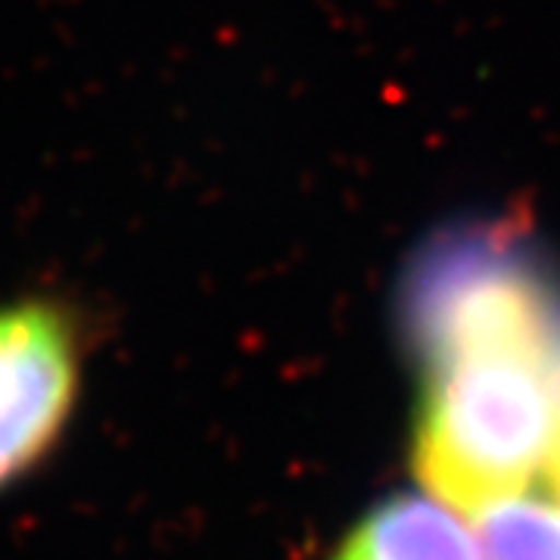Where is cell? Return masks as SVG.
Returning a JSON list of instances; mask_svg holds the SVG:
<instances>
[{
	"instance_id": "obj_1",
	"label": "cell",
	"mask_w": 560,
	"mask_h": 560,
	"mask_svg": "<svg viewBox=\"0 0 560 560\" xmlns=\"http://www.w3.org/2000/svg\"><path fill=\"white\" fill-rule=\"evenodd\" d=\"M399 324L420 374V482L467 514L521 499L555 427L558 265L511 224L442 231L405 271Z\"/></svg>"
},
{
	"instance_id": "obj_3",
	"label": "cell",
	"mask_w": 560,
	"mask_h": 560,
	"mask_svg": "<svg viewBox=\"0 0 560 560\" xmlns=\"http://www.w3.org/2000/svg\"><path fill=\"white\" fill-rule=\"evenodd\" d=\"M334 560H486L480 541L440 501L393 495L349 533Z\"/></svg>"
},
{
	"instance_id": "obj_5",
	"label": "cell",
	"mask_w": 560,
	"mask_h": 560,
	"mask_svg": "<svg viewBox=\"0 0 560 560\" xmlns=\"http://www.w3.org/2000/svg\"><path fill=\"white\" fill-rule=\"evenodd\" d=\"M551 393H555V427H551V445H548V480L560 499V327L555 340V359H551Z\"/></svg>"
},
{
	"instance_id": "obj_4",
	"label": "cell",
	"mask_w": 560,
	"mask_h": 560,
	"mask_svg": "<svg viewBox=\"0 0 560 560\" xmlns=\"http://www.w3.org/2000/svg\"><path fill=\"white\" fill-rule=\"evenodd\" d=\"M486 560H560V508L533 499H511L480 521Z\"/></svg>"
},
{
	"instance_id": "obj_2",
	"label": "cell",
	"mask_w": 560,
	"mask_h": 560,
	"mask_svg": "<svg viewBox=\"0 0 560 560\" xmlns=\"http://www.w3.org/2000/svg\"><path fill=\"white\" fill-rule=\"evenodd\" d=\"M88 330L60 296L0 302V495L57 452L84 386Z\"/></svg>"
}]
</instances>
